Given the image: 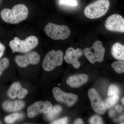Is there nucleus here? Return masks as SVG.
I'll return each instance as SVG.
<instances>
[{
	"label": "nucleus",
	"instance_id": "1",
	"mask_svg": "<svg viewBox=\"0 0 124 124\" xmlns=\"http://www.w3.org/2000/svg\"><path fill=\"white\" fill-rule=\"evenodd\" d=\"M28 10L26 6L22 4L16 5L11 9L5 8L0 13L1 18L5 22L16 24L27 17Z\"/></svg>",
	"mask_w": 124,
	"mask_h": 124
},
{
	"label": "nucleus",
	"instance_id": "2",
	"mask_svg": "<svg viewBox=\"0 0 124 124\" xmlns=\"http://www.w3.org/2000/svg\"><path fill=\"white\" fill-rule=\"evenodd\" d=\"M110 5L109 0H97L85 7L84 13L88 18L96 19L106 14Z\"/></svg>",
	"mask_w": 124,
	"mask_h": 124
},
{
	"label": "nucleus",
	"instance_id": "3",
	"mask_svg": "<svg viewBox=\"0 0 124 124\" xmlns=\"http://www.w3.org/2000/svg\"><path fill=\"white\" fill-rule=\"evenodd\" d=\"M38 40L36 37L31 36L24 40H21L15 37L9 42V46L13 52L27 53L31 51L37 46Z\"/></svg>",
	"mask_w": 124,
	"mask_h": 124
},
{
	"label": "nucleus",
	"instance_id": "4",
	"mask_svg": "<svg viewBox=\"0 0 124 124\" xmlns=\"http://www.w3.org/2000/svg\"><path fill=\"white\" fill-rule=\"evenodd\" d=\"M44 31L50 38L55 40H64L69 37L70 30L65 25H59L49 23L46 26Z\"/></svg>",
	"mask_w": 124,
	"mask_h": 124
},
{
	"label": "nucleus",
	"instance_id": "5",
	"mask_svg": "<svg viewBox=\"0 0 124 124\" xmlns=\"http://www.w3.org/2000/svg\"><path fill=\"white\" fill-rule=\"evenodd\" d=\"M105 49L100 41H97L90 48H85L84 53L86 58L91 63L101 62L104 59Z\"/></svg>",
	"mask_w": 124,
	"mask_h": 124
},
{
	"label": "nucleus",
	"instance_id": "6",
	"mask_svg": "<svg viewBox=\"0 0 124 124\" xmlns=\"http://www.w3.org/2000/svg\"><path fill=\"white\" fill-rule=\"evenodd\" d=\"M63 59V53L62 51L51 50L46 54L43 60V69L46 71L53 70L56 67L62 65Z\"/></svg>",
	"mask_w": 124,
	"mask_h": 124
},
{
	"label": "nucleus",
	"instance_id": "7",
	"mask_svg": "<svg viewBox=\"0 0 124 124\" xmlns=\"http://www.w3.org/2000/svg\"><path fill=\"white\" fill-rule=\"evenodd\" d=\"M105 27L108 31L124 33V18L119 14L112 15L106 20Z\"/></svg>",
	"mask_w": 124,
	"mask_h": 124
},
{
	"label": "nucleus",
	"instance_id": "8",
	"mask_svg": "<svg viewBox=\"0 0 124 124\" xmlns=\"http://www.w3.org/2000/svg\"><path fill=\"white\" fill-rule=\"evenodd\" d=\"M52 108V104L48 101L36 102L28 108L27 109L28 116L30 118H32L39 113L46 114L51 110Z\"/></svg>",
	"mask_w": 124,
	"mask_h": 124
},
{
	"label": "nucleus",
	"instance_id": "9",
	"mask_svg": "<svg viewBox=\"0 0 124 124\" xmlns=\"http://www.w3.org/2000/svg\"><path fill=\"white\" fill-rule=\"evenodd\" d=\"M40 57L39 54L35 51L28 52L23 55L16 56V62L19 66L25 67L29 64L35 65L39 62Z\"/></svg>",
	"mask_w": 124,
	"mask_h": 124
},
{
	"label": "nucleus",
	"instance_id": "10",
	"mask_svg": "<svg viewBox=\"0 0 124 124\" xmlns=\"http://www.w3.org/2000/svg\"><path fill=\"white\" fill-rule=\"evenodd\" d=\"M53 92L55 100L69 107L73 106L78 100V96L76 94L65 93L58 87L54 88Z\"/></svg>",
	"mask_w": 124,
	"mask_h": 124
},
{
	"label": "nucleus",
	"instance_id": "11",
	"mask_svg": "<svg viewBox=\"0 0 124 124\" xmlns=\"http://www.w3.org/2000/svg\"><path fill=\"white\" fill-rule=\"evenodd\" d=\"M88 94L93 110L98 114H104L106 108L97 91L94 89H90L88 92Z\"/></svg>",
	"mask_w": 124,
	"mask_h": 124
},
{
	"label": "nucleus",
	"instance_id": "12",
	"mask_svg": "<svg viewBox=\"0 0 124 124\" xmlns=\"http://www.w3.org/2000/svg\"><path fill=\"white\" fill-rule=\"evenodd\" d=\"M66 55L64 59L65 62L67 63L71 64L75 68H79L80 64L78 61V59L83 54V51L81 49H74L72 47H70L67 49Z\"/></svg>",
	"mask_w": 124,
	"mask_h": 124
},
{
	"label": "nucleus",
	"instance_id": "13",
	"mask_svg": "<svg viewBox=\"0 0 124 124\" xmlns=\"http://www.w3.org/2000/svg\"><path fill=\"white\" fill-rule=\"evenodd\" d=\"M88 80V77L85 74H80L70 77L67 81L68 85L72 88H79L85 84Z\"/></svg>",
	"mask_w": 124,
	"mask_h": 124
},
{
	"label": "nucleus",
	"instance_id": "14",
	"mask_svg": "<svg viewBox=\"0 0 124 124\" xmlns=\"http://www.w3.org/2000/svg\"><path fill=\"white\" fill-rule=\"evenodd\" d=\"M24 102L22 101H6L2 103V107L6 111L12 112L21 110L24 107Z\"/></svg>",
	"mask_w": 124,
	"mask_h": 124
},
{
	"label": "nucleus",
	"instance_id": "15",
	"mask_svg": "<svg viewBox=\"0 0 124 124\" xmlns=\"http://www.w3.org/2000/svg\"><path fill=\"white\" fill-rule=\"evenodd\" d=\"M111 54L113 57L118 60L124 59V45L116 42L113 44L111 49Z\"/></svg>",
	"mask_w": 124,
	"mask_h": 124
},
{
	"label": "nucleus",
	"instance_id": "16",
	"mask_svg": "<svg viewBox=\"0 0 124 124\" xmlns=\"http://www.w3.org/2000/svg\"><path fill=\"white\" fill-rule=\"evenodd\" d=\"M22 88L20 83L16 82L11 85L8 91V95L12 99H15L17 96V94Z\"/></svg>",
	"mask_w": 124,
	"mask_h": 124
},
{
	"label": "nucleus",
	"instance_id": "17",
	"mask_svg": "<svg viewBox=\"0 0 124 124\" xmlns=\"http://www.w3.org/2000/svg\"><path fill=\"white\" fill-rule=\"evenodd\" d=\"M62 110V108L60 106H56L54 107L48 112L46 113V118L49 120L53 119L60 113Z\"/></svg>",
	"mask_w": 124,
	"mask_h": 124
},
{
	"label": "nucleus",
	"instance_id": "18",
	"mask_svg": "<svg viewBox=\"0 0 124 124\" xmlns=\"http://www.w3.org/2000/svg\"><path fill=\"white\" fill-rule=\"evenodd\" d=\"M112 67L116 72L119 73L124 72V59L113 62L111 64Z\"/></svg>",
	"mask_w": 124,
	"mask_h": 124
},
{
	"label": "nucleus",
	"instance_id": "19",
	"mask_svg": "<svg viewBox=\"0 0 124 124\" xmlns=\"http://www.w3.org/2000/svg\"><path fill=\"white\" fill-rule=\"evenodd\" d=\"M119 99V96L118 95L110 97L107 99L104 103L106 108H109L114 106L116 103Z\"/></svg>",
	"mask_w": 124,
	"mask_h": 124
},
{
	"label": "nucleus",
	"instance_id": "20",
	"mask_svg": "<svg viewBox=\"0 0 124 124\" xmlns=\"http://www.w3.org/2000/svg\"><path fill=\"white\" fill-rule=\"evenodd\" d=\"M19 117L20 115L19 113H15L6 116L4 120L5 122L7 124H11L17 120Z\"/></svg>",
	"mask_w": 124,
	"mask_h": 124
},
{
	"label": "nucleus",
	"instance_id": "21",
	"mask_svg": "<svg viewBox=\"0 0 124 124\" xmlns=\"http://www.w3.org/2000/svg\"><path fill=\"white\" fill-rule=\"evenodd\" d=\"M119 93V89L116 85H111L108 88L107 94L109 97L118 95Z\"/></svg>",
	"mask_w": 124,
	"mask_h": 124
},
{
	"label": "nucleus",
	"instance_id": "22",
	"mask_svg": "<svg viewBox=\"0 0 124 124\" xmlns=\"http://www.w3.org/2000/svg\"><path fill=\"white\" fill-rule=\"evenodd\" d=\"M9 63V59L6 58H4L0 61V76L5 69L8 66Z\"/></svg>",
	"mask_w": 124,
	"mask_h": 124
},
{
	"label": "nucleus",
	"instance_id": "23",
	"mask_svg": "<svg viewBox=\"0 0 124 124\" xmlns=\"http://www.w3.org/2000/svg\"><path fill=\"white\" fill-rule=\"evenodd\" d=\"M60 5H65L72 7H76L78 5L77 0H59Z\"/></svg>",
	"mask_w": 124,
	"mask_h": 124
},
{
	"label": "nucleus",
	"instance_id": "24",
	"mask_svg": "<svg viewBox=\"0 0 124 124\" xmlns=\"http://www.w3.org/2000/svg\"><path fill=\"white\" fill-rule=\"evenodd\" d=\"M90 123L93 124H103L101 118L98 116H93L89 120Z\"/></svg>",
	"mask_w": 124,
	"mask_h": 124
},
{
	"label": "nucleus",
	"instance_id": "25",
	"mask_svg": "<svg viewBox=\"0 0 124 124\" xmlns=\"http://www.w3.org/2000/svg\"><path fill=\"white\" fill-rule=\"evenodd\" d=\"M28 93V91L27 89L22 87L17 94V97L19 99H22L26 97Z\"/></svg>",
	"mask_w": 124,
	"mask_h": 124
},
{
	"label": "nucleus",
	"instance_id": "26",
	"mask_svg": "<svg viewBox=\"0 0 124 124\" xmlns=\"http://www.w3.org/2000/svg\"><path fill=\"white\" fill-rule=\"evenodd\" d=\"M68 118L67 117H64V118H62L54 121L52 123V124H67V123Z\"/></svg>",
	"mask_w": 124,
	"mask_h": 124
},
{
	"label": "nucleus",
	"instance_id": "27",
	"mask_svg": "<svg viewBox=\"0 0 124 124\" xmlns=\"http://www.w3.org/2000/svg\"><path fill=\"white\" fill-rule=\"evenodd\" d=\"M5 46H4L0 42V58L3 55L5 50Z\"/></svg>",
	"mask_w": 124,
	"mask_h": 124
},
{
	"label": "nucleus",
	"instance_id": "28",
	"mask_svg": "<svg viewBox=\"0 0 124 124\" xmlns=\"http://www.w3.org/2000/svg\"><path fill=\"white\" fill-rule=\"evenodd\" d=\"M116 109L119 112H121L123 110V107L121 106L118 105L116 107Z\"/></svg>",
	"mask_w": 124,
	"mask_h": 124
},
{
	"label": "nucleus",
	"instance_id": "29",
	"mask_svg": "<svg viewBox=\"0 0 124 124\" xmlns=\"http://www.w3.org/2000/svg\"><path fill=\"white\" fill-rule=\"evenodd\" d=\"M74 124H84V123H83V121H82L81 119H79L76 120L74 122Z\"/></svg>",
	"mask_w": 124,
	"mask_h": 124
},
{
	"label": "nucleus",
	"instance_id": "30",
	"mask_svg": "<svg viewBox=\"0 0 124 124\" xmlns=\"http://www.w3.org/2000/svg\"><path fill=\"white\" fill-rule=\"evenodd\" d=\"M109 115L110 117H113L115 115V112L114 111L111 110L109 112Z\"/></svg>",
	"mask_w": 124,
	"mask_h": 124
},
{
	"label": "nucleus",
	"instance_id": "31",
	"mask_svg": "<svg viewBox=\"0 0 124 124\" xmlns=\"http://www.w3.org/2000/svg\"><path fill=\"white\" fill-rule=\"evenodd\" d=\"M120 121H124V115L121 116L120 118Z\"/></svg>",
	"mask_w": 124,
	"mask_h": 124
},
{
	"label": "nucleus",
	"instance_id": "32",
	"mask_svg": "<svg viewBox=\"0 0 124 124\" xmlns=\"http://www.w3.org/2000/svg\"><path fill=\"white\" fill-rule=\"evenodd\" d=\"M121 102H122V104L124 106V97L123 98L121 99Z\"/></svg>",
	"mask_w": 124,
	"mask_h": 124
},
{
	"label": "nucleus",
	"instance_id": "33",
	"mask_svg": "<svg viewBox=\"0 0 124 124\" xmlns=\"http://www.w3.org/2000/svg\"><path fill=\"white\" fill-rule=\"evenodd\" d=\"M121 124H124V123H121Z\"/></svg>",
	"mask_w": 124,
	"mask_h": 124
}]
</instances>
